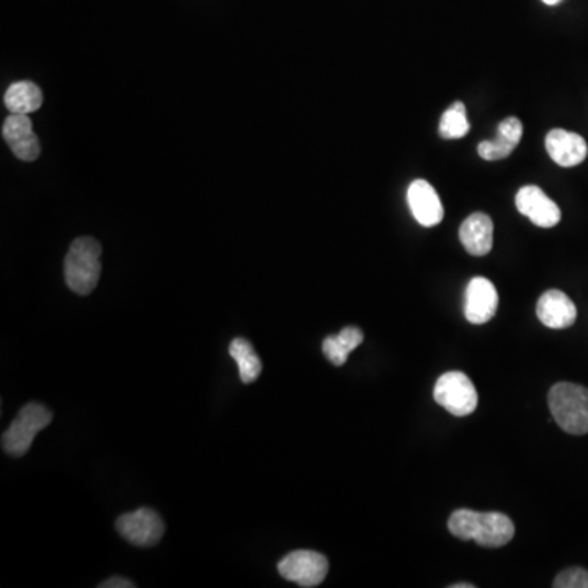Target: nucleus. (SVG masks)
<instances>
[{
  "label": "nucleus",
  "instance_id": "obj_2",
  "mask_svg": "<svg viewBox=\"0 0 588 588\" xmlns=\"http://www.w3.org/2000/svg\"><path fill=\"white\" fill-rule=\"evenodd\" d=\"M102 245L92 237H79L72 242L64 260V278L69 290L81 296L92 293L102 273Z\"/></svg>",
  "mask_w": 588,
  "mask_h": 588
},
{
  "label": "nucleus",
  "instance_id": "obj_7",
  "mask_svg": "<svg viewBox=\"0 0 588 588\" xmlns=\"http://www.w3.org/2000/svg\"><path fill=\"white\" fill-rule=\"evenodd\" d=\"M116 530L128 543L149 548L161 541L165 526L159 513L152 508H138L131 513H125L116 520Z\"/></svg>",
  "mask_w": 588,
  "mask_h": 588
},
{
  "label": "nucleus",
  "instance_id": "obj_15",
  "mask_svg": "<svg viewBox=\"0 0 588 588\" xmlns=\"http://www.w3.org/2000/svg\"><path fill=\"white\" fill-rule=\"evenodd\" d=\"M4 103L7 110L14 115H30L40 110L43 92L33 82H15L5 92Z\"/></svg>",
  "mask_w": 588,
  "mask_h": 588
},
{
  "label": "nucleus",
  "instance_id": "obj_19",
  "mask_svg": "<svg viewBox=\"0 0 588 588\" xmlns=\"http://www.w3.org/2000/svg\"><path fill=\"white\" fill-rule=\"evenodd\" d=\"M517 146L518 144L497 133V138L494 141H482L477 146V152H479V156L484 161H499V159H505V157L510 156Z\"/></svg>",
  "mask_w": 588,
  "mask_h": 588
},
{
  "label": "nucleus",
  "instance_id": "obj_4",
  "mask_svg": "<svg viewBox=\"0 0 588 588\" xmlns=\"http://www.w3.org/2000/svg\"><path fill=\"white\" fill-rule=\"evenodd\" d=\"M53 420V412L46 409L43 404L30 402L27 406L22 407L15 417L14 422L5 430L2 437V448L5 453L15 458L27 455L28 450L32 448L33 440L36 435L48 427Z\"/></svg>",
  "mask_w": 588,
  "mask_h": 588
},
{
  "label": "nucleus",
  "instance_id": "obj_1",
  "mask_svg": "<svg viewBox=\"0 0 588 588\" xmlns=\"http://www.w3.org/2000/svg\"><path fill=\"white\" fill-rule=\"evenodd\" d=\"M448 530L456 538L476 541L486 548H502L515 535V525L504 513L474 512L468 508L453 512Z\"/></svg>",
  "mask_w": 588,
  "mask_h": 588
},
{
  "label": "nucleus",
  "instance_id": "obj_18",
  "mask_svg": "<svg viewBox=\"0 0 588 588\" xmlns=\"http://www.w3.org/2000/svg\"><path fill=\"white\" fill-rule=\"evenodd\" d=\"M468 115L463 102L451 105L440 120V136L445 139H461L469 133Z\"/></svg>",
  "mask_w": 588,
  "mask_h": 588
},
{
  "label": "nucleus",
  "instance_id": "obj_23",
  "mask_svg": "<svg viewBox=\"0 0 588 588\" xmlns=\"http://www.w3.org/2000/svg\"><path fill=\"white\" fill-rule=\"evenodd\" d=\"M451 588H474V585H471V584H455V585H451Z\"/></svg>",
  "mask_w": 588,
  "mask_h": 588
},
{
  "label": "nucleus",
  "instance_id": "obj_17",
  "mask_svg": "<svg viewBox=\"0 0 588 588\" xmlns=\"http://www.w3.org/2000/svg\"><path fill=\"white\" fill-rule=\"evenodd\" d=\"M229 353L239 366V378L242 383L250 384L259 379L260 373H262V361L255 353L249 340L242 339V337L232 340L229 345Z\"/></svg>",
  "mask_w": 588,
  "mask_h": 588
},
{
  "label": "nucleus",
  "instance_id": "obj_12",
  "mask_svg": "<svg viewBox=\"0 0 588 588\" xmlns=\"http://www.w3.org/2000/svg\"><path fill=\"white\" fill-rule=\"evenodd\" d=\"M536 316L543 326L549 329H567L574 326L577 319V308L566 293L549 290L541 294L536 304Z\"/></svg>",
  "mask_w": 588,
  "mask_h": 588
},
{
  "label": "nucleus",
  "instance_id": "obj_13",
  "mask_svg": "<svg viewBox=\"0 0 588 588\" xmlns=\"http://www.w3.org/2000/svg\"><path fill=\"white\" fill-rule=\"evenodd\" d=\"M546 151L557 165L575 167L587 159V141L580 134L557 128L546 136Z\"/></svg>",
  "mask_w": 588,
  "mask_h": 588
},
{
  "label": "nucleus",
  "instance_id": "obj_22",
  "mask_svg": "<svg viewBox=\"0 0 588 588\" xmlns=\"http://www.w3.org/2000/svg\"><path fill=\"white\" fill-rule=\"evenodd\" d=\"M102 588H133L136 585L130 580L123 579V577H112V579H108L107 582H103L100 584Z\"/></svg>",
  "mask_w": 588,
  "mask_h": 588
},
{
  "label": "nucleus",
  "instance_id": "obj_21",
  "mask_svg": "<svg viewBox=\"0 0 588 588\" xmlns=\"http://www.w3.org/2000/svg\"><path fill=\"white\" fill-rule=\"evenodd\" d=\"M497 133L502 134V136L510 139V141H513L515 144H520L523 134L522 121L518 120V118H513V116L505 118L504 121H500Z\"/></svg>",
  "mask_w": 588,
  "mask_h": 588
},
{
  "label": "nucleus",
  "instance_id": "obj_11",
  "mask_svg": "<svg viewBox=\"0 0 588 588\" xmlns=\"http://www.w3.org/2000/svg\"><path fill=\"white\" fill-rule=\"evenodd\" d=\"M409 208L415 221L424 228H433L443 221L445 210L441 205L440 196L427 180H414L407 190Z\"/></svg>",
  "mask_w": 588,
  "mask_h": 588
},
{
  "label": "nucleus",
  "instance_id": "obj_3",
  "mask_svg": "<svg viewBox=\"0 0 588 588\" xmlns=\"http://www.w3.org/2000/svg\"><path fill=\"white\" fill-rule=\"evenodd\" d=\"M548 404L556 424L571 435L588 433V389L574 383L554 384Z\"/></svg>",
  "mask_w": 588,
  "mask_h": 588
},
{
  "label": "nucleus",
  "instance_id": "obj_10",
  "mask_svg": "<svg viewBox=\"0 0 588 588\" xmlns=\"http://www.w3.org/2000/svg\"><path fill=\"white\" fill-rule=\"evenodd\" d=\"M2 136L20 161L33 162L40 156V141L36 138L28 115L10 113L2 126Z\"/></svg>",
  "mask_w": 588,
  "mask_h": 588
},
{
  "label": "nucleus",
  "instance_id": "obj_9",
  "mask_svg": "<svg viewBox=\"0 0 588 588\" xmlns=\"http://www.w3.org/2000/svg\"><path fill=\"white\" fill-rule=\"evenodd\" d=\"M499 308V294L494 283L484 277L469 281L464 301V316L471 324H486L495 316Z\"/></svg>",
  "mask_w": 588,
  "mask_h": 588
},
{
  "label": "nucleus",
  "instance_id": "obj_5",
  "mask_svg": "<svg viewBox=\"0 0 588 588\" xmlns=\"http://www.w3.org/2000/svg\"><path fill=\"white\" fill-rule=\"evenodd\" d=\"M433 397L437 404L456 417L473 414L479 402L473 381L461 371H448L440 376L433 389Z\"/></svg>",
  "mask_w": 588,
  "mask_h": 588
},
{
  "label": "nucleus",
  "instance_id": "obj_8",
  "mask_svg": "<svg viewBox=\"0 0 588 588\" xmlns=\"http://www.w3.org/2000/svg\"><path fill=\"white\" fill-rule=\"evenodd\" d=\"M517 210L538 228H554L561 223V210L541 188L526 185L515 196Z\"/></svg>",
  "mask_w": 588,
  "mask_h": 588
},
{
  "label": "nucleus",
  "instance_id": "obj_20",
  "mask_svg": "<svg viewBox=\"0 0 588 588\" xmlns=\"http://www.w3.org/2000/svg\"><path fill=\"white\" fill-rule=\"evenodd\" d=\"M556 588H588V571L582 567H574L561 572L554 580Z\"/></svg>",
  "mask_w": 588,
  "mask_h": 588
},
{
  "label": "nucleus",
  "instance_id": "obj_14",
  "mask_svg": "<svg viewBox=\"0 0 588 588\" xmlns=\"http://www.w3.org/2000/svg\"><path fill=\"white\" fill-rule=\"evenodd\" d=\"M459 241L469 254L484 257L494 247V223L484 213H474L464 219L459 228Z\"/></svg>",
  "mask_w": 588,
  "mask_h": 588
},
{
  "label": "nucleus",
  "instance_id": "obj_24",
  "mask_svg": "<svg viewBox=\"0 0 588 588\" xmlns=\"http://www.w3.org/2000/svg\"><path fill=\"white\" fill-rule=\"evenodd\" d=\"M546 5H557L561 4L562 0H543Z\"/></svg>",
  "mask_w": 588,
  "mask_h": 588
},
{
  "label": "nucleus",
  "instance_id": "obj_16",
  "mask_svg": "<svg viewBox=\"0 0 588 588\" xmlns=\"http://www.w3.org/2000/svg\"><path fill=\"white\" fill-rule=\"evenodd\" d=\"M365 335L358 327H345L337 335H329L322 342V352L326 355L327 360L335 366H342L347 363L348 355L360 347Z\"/></svg>",
  "mask_w": 588,
  "mask_h": 588
},
{
  "label": "nucleus",
  "instance_id": "obj_6",
  "mask_svg": "<svg viewBox=\"0 0 588 588\" xmlns=\"http://www.w3.org/2000/svg\"><path fill=\"white\" fill-rule=\"evenodd\" d=\"M278 572L281 577L301 587H317L327 577L329 561L324 554L301 549V551L286 554L278 562Z\"/></svg>",
  "mask_w": 588,
  "mask_h": 588
}]
</instances>
